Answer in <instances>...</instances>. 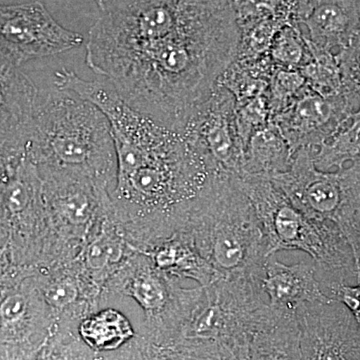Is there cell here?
<instances>
[{
  "instance_id": "cell-1",
  "label": "cell",
  "mask_w": 360,
  "mask_h": 360,
  "mask_svg": "<svg viewBox=\"0 0 360 360\" xmlns=\"http://www.w3.org/2000/svg\"><path fill=\"white\" fill-rule=\"evenodd\" d=\"M239 41L232 0H116L90 28L85 63L134 110L181 131Z\"/></svg>"
},
{
  "instance_id": "cell-2",
  "label": "cell",
  "mask_w": 360,
  "mask_h": 360,
  "mask_svg": "<svg viewBox=\"0 0 360 360\" xmlns=\"http://www.w3.org/2000/svg\"><path fill=\"white\" fill-rule=\"evenodd\" d=\"M180 231L220 278L250 279L262 283L270 255L262 222L238 174L213 172Z\"/></svg>"
},
{
  "instance_id": "cell-3",
  "label": "cell",
  "mask_w": 360,
  "mask_h": 360,
  "mask_svg": "<svg viewBox=\"0 0 360 360\" xmlns=\"http://www.w3.org/2000/svg\"><path fill=\"white\" fill-rule=\"evenodd\" d=\"M25 155L37 167L68 170L108 184L116 175L115 142L103 111L70 90L41 96Z\"/></svg>"
},
{
  "instance_id": "cell-4",
  "label": "cell",
  "mask_w": 360,
  "mask_h": 360,
  "mask_svg": "<svg viewBox=\"0 0 360 360\" xmlns=\"http://www.w3.org/2000/svg\"><path fill=\"white\" fill-rule=\"evenodd\" d=\"M238 180L262 222L270 252L302 250L309 255L326 295L336 286L359 283L354 251L338 225L298 210L267 174L241 172Z\"/></svg>"
},
{
  "instance_id": "cell-5",
  "label": "cell",
  "mask_w": 360,
  "mask_h": 360,
  "mask_svg": "<svg viewBox=\"0 0 360 360\" xmlns=\"http://www.w3.org/2000/svg\"><path fill=\"white\" fill-rule=\"evenodd\" d=\"M262 284L250 279L219 278L201 286L180 321L196 350L248 360L253 338L276 317Z\"/></svg>"
},
{
  "instance_id": "cell-6",
  "label": "cell",
  "mask_w": 360,
  "mask_h": 360,
  "mask_svg": "<svg viewBox=\"0 0 360 360\" xmlns=\"http://www.w3.org/2000/svg\"><path fill=\"white\" fill-rule=\"evenodd\" d=\"M267 175L298 210L333 222L345 236L360 200V158L352 167L323 172L315 167L312 149L302 148L286 172Z\"/></svg>"
},
{
  "instance_id": "cell-7",
  "label": "cell",
  "mask_w": 360,
  "mask_h": 360,
  "mask_svg": "<svg viewBox=\"0 0 360 360\" xmlns=\"http://www.w3.org/2000/svg\"><path fill=\"white\" fill-rule=\"evenodd\" d=\"M181 131L205 156L213 172H243L246 148L239 135L236 98L222 85L217 82Z\"/></svg>"
},
{
  "instance_id": "cell-8",
  "label": "cell",
  "mask_w": 360,
  "mask_h": 360,
  "mask_svg": "<svg viewBox=\"0 0 360 360\" xmlns=\"http://www.w3.org/2000/svg\"><path fill=\"white\" fill-rule=\"evenodd\" d=\"M84 42L80 33L59 25L41 2L0 4V47L20 65L77 49Z\"/></svg>"
},
{
  "instance_id": "cell-9",
  "label": "cell",
  "mask_w": 360,
  "mask_h": 360,
  "mask_svg": "<svg viewBox=\"0 0 360 360\" xmlns=\"http://www.w3.org/2000/svg\"><path fill=\"white\" fill-rule=\"evenodd\" d=\"M296 319L300 360H360L359 326L342 303H303Z\"/></svg>"
},
{
  "instance_id": "cell-10",
  "label": "cell",
  "mask_w": 360,
  "mask_h": 360,
  "mask_svg": "<svg viewBox=\"0 0 360 360\" xmlns=\"http://www.w3.org/2000/svg\"><path fill=\"white\" fill-rule=\"evenodd\" d=\"M359 103L345 94L324 97L305 86L295 101L270 120L295 155L298 149L319 148L359 110Z\"/></svg>"
},
{
  "instance_id": "cell-11",
  "label": "cell",
  "mask_w": 360,
  "mask_h": 360,
  "mask_svg": "<svg viewBox=\"0 0 360 360\" xmlns=\"http://www.w3.org/2000/svg\"><path fill=\"white\" fill-rule=\"evenodd\" d=\"M39 91L0 47V148L11 161L25 155Z\"/></svg>"
},
{
  "instance_id": "cell-12",
  "label": "cell",
  "mask_w": 360,
  "mask_h": 360,
  "mask_svg": "<svg viewBox=\"0 0 360 360\" xmlns=\"http://www.w3.org/2000/svg\"><path fill=\"white\" fill-rule=\"evenodd\" d=\"M262 288L269 307L276 311H296L303 303L329 302L317 279L314 264L300 262L286 265L276 253L267 257Z\"/></svg>"
},
{
  "instance_id": "cell-13",
  "label": "cell",
  "mask_w": 360,
  "mask_h": 360,
  "mask_svg": "<svg viewBox=\"0 0 360 360\" xmlns=\"http://www.w3.org/2000/svg\"><path fill=\"white\" fill-rule=\"evenodd\" d=\"M302 23L307 26V39L312 44L324 51L338 52L359 32L357 0H319Z\"/></svg>"
},
{
  "instance_id": "cell-14",
  "label": "cell",
  "mask_w": 360,
  "mask_h": 360,
  "mask_svg": "<svg viewBox=\"0 0 360 360\" xmlns=\"http://www.w3.org/2000/svg\"><path fill=\"white\" fill-rule=\"evenodd\" d=\"M151 257L155 269L167 276L188 277L201 286L210 285L220 278L184 231H177L174 236L160 241Z\"/></svg>"
},
{
  "instance_id": "cell-15",
  "label": "cell",
  "mask_w": 360,
  "mask_h": 360,
  "mask_svg": "<svg viewBox=\"0 0 360 360\" xmlns=\"http://www.w3.org/2000/svg\"><path fill=\"white\" fill-rule=\"evenodd\" d=\"M248 360H300L296 311H277L253 338Z\"/></svg>"
},
{
  "instance_id": "cell-16",
  "label": "cell",
  "mask_w": 360,
  "mask_h": 360,
  "mask_svg": "<svg viewBox=\"0 0 360 360\" xmlns=\"http://www.w3.org/2000/svg\"><path fill=\"white\" fill-rule=\"evenodd\" d=\"M293 155L283 135L271 122L251 135L246 146L243 172L274 174L290 167Z\"/></svg>"
},
{
  "instance_id": "cell-17",
  "label": "cell",
  "mask_w": 360,
  "mask_h": 360,
  "mask_svg": "<svg viewBox=\"0 0 360 360\" xmlns=\"http://www.w3.org/2000/svg\"><path fill=\"white\" fill-rule=\"evenodd\" d=\"M315 167L323 172L342 169L347 161L360 158V106L319 148L312 149Z\"/></svg>"
},
{
  "instance_id": "cell-18",
  "label": "cell",
  "mask_w": 360,
  "mask_h": 360,
  "mask_svg": "<svg viewBox=\"0 0 360 360\" xmlns=\"http://www.w3.org/2000/svg\"><path fill=\"white\" fill-rule=\"evenodd\" d=\"M80 335L90 347L111 350L134 336V330L124 315L115 309H105L82 322Z\"/></svg>"
},
{
  "instance_id": "cell-19",
  "label": "cell",
  "mask_w": 360,
  "mask_h": 360,
  "mask_svg": "<svg viewBox=\"0 0 360 360\" xmlns=\"http://www.w3.org/2000/svg\"><path fill=\"white\" fill-rule=\"evenodd\" d=\"M307 40L311 58L307 65L298 70L304 77L307 86L315 94L324 97L345 94L336 53L319 49L307 37Z\"/></svg>"
},
{
  "instance_id": "cell-20",
  "label": "cell",
  "mask_w": 360,
  "mask_h": 360,
  "mask_svg": "<svg viewBox=\"0 0 360 360\" xmlns=\"http://www.w3.org/2000/svg\"><path fill=\"white\" fill-rule=\"evenodd\" d=\"M269 56L278 68L300 70L311 58L307 35L297 25L283 26L272 41Z\"/></svg>"
},
{
  "instance_id": "cell-21",
  "label": "cell",
  "mask_w": 360,
  "mask_h": 360,
  "mask_svg": "<svg viewBox=\"0 0 360 360\" xmlns=\"http://www.w3.org/2000/svg\"><path fill=\"white\" fill-rule=\"evenodd\" d=\"M343 92L360 103V27L347 46L336 53Z\"/></svg>"
},
{
  "instance_id": "cell-22",
  "label": "cell",
  "mask_w": 360,
  "mask_h": 360,
  "mask_svg": "<svg viewBox=\"0 0 360 360\" xmlns=\"http://www.w3.org/2000/svg\"><path fill=\"white\" fill-rule=\"evenodd\" d=\"M123 248L120 239L103 233L89 245L85 255L87 266L94 271H101L108 265L122 259Z\"/></svg>"
},
{
  "instance_id": "cell-23",
  "label": "cell",
  "mask_w": 360,
  "mask_h": 360,
  "mask_svg": "<svg viewBox=\"0 0 360 360\" xmlns=\"http://www.w3.org/2000/svg\"><path fill=\"white\" fill-rule=\"evenodd\" d=\"M44 298L51 307L63 309L75 302L78 297V288L72 279L65 278L49 284L44 290Z\"/></svg>"
},
{
  "instance_id": "cell-24",
  "label": "cell",
  "mask_w": 360,
  "mask_h": 360,
  "mask_svg": "<svg viewBox=\"0 0 360 360\" xmlns=\"http://www.w3.org/2000/svg\"><path fill=\"white\" fill-rule=\"evenodd\" d=\"M319 0H278L276 16L286 25H300Z\"/></svg>"
},
{
  "instance_id": "cell-25",
  "label": "cell",
  "mask_w": 360,
  "mask_h": 360,
  "mask_svg": "<svg viewBox=\"0 0 360 360\" xmlns=\"http://www.w3.org/2000/svg\"><path fill=\"white\" fill-rule=\"evenodd\" d=\"M328 297L342 303L354 317L360 330V281L355 284H342L331 288Z\"/></svg>"
},
{
  "instance_id": "cell-26",
  "label": "cell",
  "mask_w": 360,
  "mask_h": 360,
  "mask_svg": "<svg viewBox=\"0 0 360 360\" xmlns=\"http://www.w3.org/2000/svg\"><path fill=\"white\" fill-rule=\"evenodd\" d=\"M345 238L352 246L355 262H356L360 272V200L356 212H355L354 220H352V225H350L349 229L345 234Z\"/></svg>"
},
{
  "instance_id": "cell-27",
  "label": "cell",
  "mask_w": 360,
  "mask_h": 360,
  "mask_svg": "<svg viewBox=\"0 0 360 360\" xmlns=\"http://www.w3.org/2000/svg\"><path fill=\"white\" fill-rule=\"evenodd\" d=\"M13 161L9 160L4 150L0 148V186L6 181L14 165Z\"/></svg>"
},
{
  "instance_id": "cell-28",
  "label": "cell",
  "mask_w": 360,
  "mask_h": 360,
  "mask_svg": "<svg viewBox=\"0 0 360 360\" xmlns=\"http://www.w3.org/2000/svg\"><path fill=\"white\" fill-rule=\"evenodd\" d=\"M6 229H7L6 217H4V212H2L1 205H0V248H4V243H2V240H4V236H6ZM1 250H0V251Z\"/></svg>"
},
{
  "instance_id": "cell-29",
  "label": "cell",
  "mask_w": 360,
  "mask_h": 360,
  "mask_svg": "<svg viewBox=\"0 0 360 360\" xmlns=\"http://www.w3.org/2000/svg\"><path fill=\"white\" fill-rule=\"evenodd\" d=\"M94 1L96 2V6L99 7V9L103 11L104 6V0H94Z\"/></svg>"
},
{
  "instance_id": "cell-30",
  "label": "cell",
  "mask_w": 360,
  "mask_h": 360,
  "mask_svg": "<svg viewBox=\"0 0 360 360\" xmlns=\"http://www.w3.org/2000/svg\"><path fill=\"white\" fill-rule=\"evenodd\" d=\"M153 360H174V359H170L169 356H160V357H158V359H155Z\"/></svg>"
},
{
  "instance_id": "cell-31",
  "label": "cell",
  "mask_w": 360,
  "mask_h": 360,
  "mask_svg": "<svg viewBox=\"0 0 360 360\" xmlns=\"http://www.w3.org/2000/svg\"><path fill=\"white\" fill-rule=\"evenodd\" d=\"M112 1H116V0H104V6H105L106 4H110V2H112Z\"/></svg>"
},
{
  "instance_id": "cell-32",
  "label": "cell",
  "mask_w": 360,
  "mask_h": 360,
  "mask_svg": "<svg viewBox=\"0 0 360 360\" xmlns=\"http://www.w3.org/2000/svg\"><path fill=\"white\" fill-rule=\"evenodd\" d=\"M44 360H60L58 359H54V357H49V359H44Z\"/></svg>"
}]
</instances>
